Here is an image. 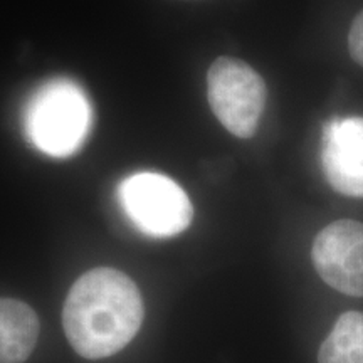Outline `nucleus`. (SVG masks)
Here are the masks:
<instances>
[{"instance_id": "nucleus-1", "label": "nucleus", "mask_w": 363, "mask_h": 363, "mask_svg": "<svg viewBox=\"0 0 363 363\" xmlns=\"http://www.w3.org/2000/svg\"><path fill=\"white\" fill-rule=\"evenodd\" d=\"M143 299L125 272L96 267L71 286L62 326L74 352L88 360L121 352L143 323Z\"/></svg>"}, {"instance_id": "nucleus-2", "label": "nucleus", "mask_w": 363, "mask_h": 363, "mask_svg": "<svg viewBox=\"0 0 363 363\" xmlns=\"http://www.w3.org/2000/svg\"><path fill=\"white\" fill-rule=\"evenodd\" d=\"M91 126L84 93L71 81L57 79L40 88L26 111V131L40 152L67 157L78 150Z\"/></svg>"}, {"instance_id": "nucleus-3", "label": "nucleus", "mask_w": 363, "mask_h": 363, "mask_svg": "<svg viewBox=\"0 0 363 363\" xmlns=\"http://www.w3.org/2000/svg\"><path fill=\"white\" fill-rule=\"evenodd\" d=\"M207 94L212 111L227 131L239 138L256 135L267 89L254 67L235 57H217L207 74Z\"/></svg>"}, {"instance_id": "nucleus-4", "label": "nucleus", "mask_w": 363, "mask_h": 363, "mask_svg": "<svg viewBox=\"0 0 363 363\" xmlns=\"http://www.w3.org/2000/svg\"><path fill=\"white\" fill-rule=\"evenodd\" d=\"M118 199L128 219L152 238L184 233L194 217V207L184 189L160 174L131 175L118 189Z\"/></svg>"}, {"instance_id": "nucleus-5", "label": "nucleus", "mask_w": 363, "mask_h": 363, "mask_svg": "<svg viewBox=\"0 0 363 363\" xmlns=\"http://www.w3.org/2000/svg\"><path fill=\"white\" fill-rule=\"evenodd\" d=\"M320 278L348 296H363V224L335 220L320 230L311 249Z\"/></svg>"}, {"instance_id": "nucleus-6", "label": "nucleus", "mask_w": 363, "mask_h": 363, "mask_svg": "<svg viewBox=\"0 0 363 363\" xmlns=\"http://www.w3.org/2000/svg\"><path fill=\"white\" fill-rule=\"evenodd\" d=\"M321 169L331 189L363 197V118H331L321 131Z\"/></svg>"}, {"instance_id": "nucleus-7", "label": "nucleus", "mask_w": 363, "mask_h": 363, "mask_svg": "<svg viewBox=\"0 0 363 363\" xmlns=\"http://www.w3.org/2000/svg\"><path fill=\"white\" fill-rule=\"evenodd\" d=\"M39 335L35 311L19 299L0 298V363H24Z\"/></svg>"}, {"instance_id": "nucleus-8", "label": "nucleus", "mask_w": 363, "mask_h": 363, "mask_svg": "<svg viewBox=\"0 0 363 363\" xmlns=\"http://www.w3.org/2000/svg\"><path fill=\"white\" fill-rule=\"evenodd\" d=\"M318 363H363V313L347 311L321 343Z\"/></svg>"}, {"instance_id": "nucleus-9", "label": "nucleus", "mask_w": 363, "mask_h": 363, "mask_svg": "<svg viewBox=\"0 0 363 363\" xmlns=\"http://www.w3.org/2000/svg\"><path fill=\"white\" fill-rule=\"evenodd\" d=\"M348 51L357 65L363 67V11L353 19L348 33Z\"/></svg>"}]
</instances>
